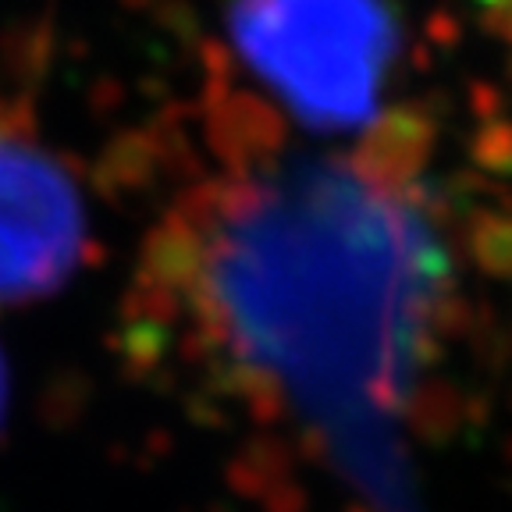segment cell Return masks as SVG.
I'll return each instance as SVG.
<instances>
[{"label":"cell","mask_w":512,"mask_h":512,"mask_svg":"<svg viewBox=\"0 0 512 512\" xmlns=\"http://www.w3.org/2000/svg\"><path fill=\"white\" fill-rule=\"evenodd\" d=\"M367 200L345 168L296 160L210 192L164 246L217 363L306 420L345 409L370 356Z\"/></svg>","instance_id":"obj_1"},{"label":"cell","mask_w":512,"mask_h":512,"mask_svg":"<svg viewBox=\"0 0 512 512\" xmlns=\"http://www.w3.org/2000/svg\"><path fill=\"white\" fill-rule=\"evenodd\" d=\"M256 82L310 128L360 125L395 54V22L367 4H249L224 15Z\"/></svg>","instance_id":"obj_2"},{"label":"cell","mask_w":512,"mask_h":512,"mask_svg":"<svg viewBox=\"0 0 512 512\" xmlns=\"http://www.w3.org/2000/svg\"><path fill=\"white\" fill-rule=\"evenodd\" d=\"M86 203L61 157L0 107V306L54 296L86 256Z\"/></svg>","instance_id":"obj_3"},{"label":"cell","mask_w":512,"mask_h":512,"mask_svg":"<svg viewBox=\"0 0 512 512\" xmlns=\"http://www.w3.org/2000/svg\"><path fill=\"white\" fill-rule=\"evenodd\" d=\"M4 406H8V374H4V360H0V420H4Z\"/></svg>","instance_id":"obj_4"}]
</instances>
